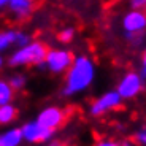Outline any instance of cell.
<instances>
[{
	"instance_id": "1",
	"label": "cell",
	"mask_w": 146,
	"mask_h": 146,
	"mask_svg": "<svg viewBox=\"0 0 146 146\" xmlns=\"http://www.w3.org/2000/svg\"><path fill=\"white\" fill-rule=\"evenodd\" d=\"M95 80V64L88 56H76L73 60V65L65 73L62 95L64 97H73L76 94L88 91Z\"/></svg>"
},
{
	"instance_id": "2",
	"label": "cell",
	"mask_w": 146,
	"mask_h": 146,
	"mask_svg": "<svg viewBox=\"0 0 146 146\" xmlns=\"http://www.w3.org/2000/svg\"><path fill=\"white\" fill-rule=\"evenodd\" d=\"M46 44L41 41H32L29 46L16 49L8 59V65L21 68V67H41L48 54Z\"/></svg>"
},
{
	"instance_id": "3",
	"label": "cell",
	"mask_w": 146,
	"mask_h": 146,
	"mask_svg": "<svg viewBox=\"0 0 146 146\" xmlns=\"http://www.w3.org/2000/svg\"><path fill=\"white\" fill-rule=\"evenodd\" d=\"M75 56L68 49H62V48H52L49 49L44 59V68L52 75H62L70 70L73 65Z\"/></svg>"
},
{
	"instance_id": "4",
	"label": "cell",
	"mask_w": 146,
	"mask_h": 146,
	"mask_svg": "<svg viewBox=\"0 0 146 146\" xmlns=\"http://www.w3.org/2000/svg\"><path fill=\"white\" fill-rule=\"evenodd\" d=\"M145 89V80L138 72H127L117 81L116 92L122 100H132Z\"/></svg>"
},
{
	"instance_id": "5",
	"label": "cell",
	"mask_w": 146,
	"mask_h": 146,
	"mask_svg": "<svg viewBox=\"0 0 146 146\" xmlns=\"http://www.w3.org/2000/svg\"><path fill=\"white\" fill-rule=\"evenodd\" d=\"M121 103H122V99L116 92V89L114 91H106L91 102V105H89V114L92 117H102L103 114L119 108Z\"/></svg>"
},
{
	"instance_id": "6",
	"label": "cell",
	"mask_w": 146,
	"mask_h": 146,
	"mask_svg": "<svg viewBox=\"0 0 146 146\" xmlns=\"http://www.w3.org/2000/svg\"><path fill=\"white\" fill-rule=\"evenodd\" d=\"M21 132H22V137H24V141L33 143V145H46L48 141L54 140L52 138L54 132L43 127L36 119L24 122L21 125Z\"/></svg>"
},
{
	"instance_id": "7",
	"label": "cell",
	"mask_w": 146,
	"mask_h": 146,
	"mask_svg": "<svg viewBox=\"0 0 146 146\" xmlns=\"http://www.w3.org/2000/svg\"><path fill=\"white\" fill-rule=\"evenodd\" d=\"M121 26L125 35H140L146 30V11L129 10L121 18Z\"/></svg>"
},
{
	"instance_id": "8",
	"label": "cell",
	"mask_w": 146,
	"mask_h": 146,
	"mask_svg": "<svg viewBox=\"0 0 146 146\" xmlns=\"http://www.w3.org/2000/svg\"><path fill=\"white\" fill-rule=\"evenodd\" d=\"M67 119V111L64 108H59V106H46V108H43L38 113V116H36V121L40 122L43 127L49 129V130L56 132L60 125L65 122Z\"/></svg>"
},
{
	"instance_id": "9",
	"label": "cell",
	"mask_w": 146,
	"mask_h": 146,
	"mask_svg": "<svg viewBox=\"0 0 146 146\" xmlns=\"http://www.w3.org/2000/svg\"><path fill=\"white\" fill-rule=\"evenodd\" d=\"M7 10L16 19H26L33 11V2L32 0H8Z\"/></svg>"
},
{
	"instance_id": "10",
	"label": "cell",
	"mask_w": 146,
	"mask_h": 146,
	"mask_svg": "<svg viewBox=\"0 0 146 146\" xmlns=\"http://www.w3.org/2000/svg\"><path fill=\"white\" fill-rule=\"evenodd\" d=\"M24 141L21 127H10L0 132V146H19Z\"/></svg>"
},
{
	"instance_id": "11",
	"label": "cell",
	"mask_w": 146,
	"mask_h": 146,
	"mask_svg": "<svg viewBox=\"0 0 146 146\" xmlns=\"http://www.w3.org/2000/svg\"><path fill=\"white\" fill-rule=\"evenodd\" d=\"M13 97H15V89L11 88L8 80L0 78V106L10 105L13 102Z\"/></svg>"
},
{
	"instance_id": "12",
	"label": "cell",
	"mask_w": 146,
	"mask_h": 146,
	"mask_svg": "<svg viewBox=\"0 0 146 146\" xmlns=\"http://www.w3.org/2000/svg\"><path fill=\"white\" fill-rule=\"evenodd\" d=\"M18 116V108L13 103L0 106V125H8Z\"/></svg>"
},
{
	"instance_id": "13",
	"label": "cell",
	"mask_w": 146,
	"mask_h": 146,
	"mask_svg": "<svg viewBox=\"0 0 146 146\" xmlns=\"http://www.w3.org/2000/svg\"><path fill=\"white\" fill-rule=\"evenodd\" d=\"M15 38H16V30L7 29L0 32V54L15 44Z\"/></svg>"
},
{
	"instance_id": "14",
	"label": "cell",
	"mask_w": 146,
	"mask_h": 146,
	"mask_svg": "<svg viewBox=\"0 0 146 146\" xmlns=\"http://www.w3.org/2000/svg\"><path fill=\"white\" fill-rule=\"evenodd\" d=\"M8 83L11 84V88L15 89V91H22L27 86V76L24 73H15V75L10 76Z\"/></svg>"
},
{
	"instance_id": "15",
	"label": "cell",
	"mask_w": 146,
	"mask_h": 146,
	"mask_svg": "<svg viewBox=\"0 0 146 146\" xmlns=\"http://www.w3.org/2000/svg\"><path fill=\"white\" fill-rule=\"evenodd\" d=\"M75 35H76V30H75V27L67 26V27H64V29L59 32L57 38H59V41H60V43L68 44V43H72V41H73Z\"/></svg>"
},
{
	"instance_id": "16",
	"label": "cell",
	"mask_w": 146,
	"mask_h": 146,
	"mask_svg": "<svg viewBox=\"0 0 146 146\" xmlns=\"http://www.w3.org/2000/svg\"><path fill=\"white\" fill-rule=\"evenodd\" d=\"M32 41H33L32 36H30L27 32H24V30H16V38H15V46H16V49L29 46Z\"/></svg>"
},
{
	"instance_id": "17",
	"label": "cell",
	"mask_w": 146,
	"mask_h": 146,
	"mask_svg": "<svg viewBox=\"0 0 146 146\" xmlns=\"http://www.w3.org/2000/svg\"><path fill=\"white\" fill-rule=\"evenodd\" d=\"M135 141L138 146H146V122L137 130L135 133Z\"/></svg>"
},
{
	"instance_id": "18",
	"label": "cell",
	"mask_w": 146,
	"mask_h": 146,
	"mask_svg": "<svg viewBox=\"0 0 146 146\" xmlns=\"http://www.w3.org/2000/svg\"><path fill=\"white\" fill-rule=\"evenodd\" d=\"M130 10H138V11H146V0H130L129 2Z\"/></svg>"
},
{
	"instance_id": "19",
	"label": "cell",
	"mask_w": 146,
	"mask_h": 146,
	"mask_svg": "<svg viewBox=\"0 0 146 146\" xmlns=\"http://www.w3.org/2000/svg\"><path fill=\"white\" fill-rule=\"evenodd\" d=\"M129 41L132 43V46H138L143 43V38H145V33H140V35H125Z\"/></svg>"
},
{
	"instance_id": "20",
	"label": "cell",
	"mask_w": 146,
	"mask_h": 146,
	"mask_svg": "<svg viewBox=\"0 0 146 146\" xmlns=\"http://www.w3.org/2000/svg\"><path fill=\"white\" fill-rule=\"evenodd\" d=\"M94 146H121V143L114 141V140H108V138H105V140H99V141L95 143Z\"/></svg>"
},
{
	"instance_id": "21",
	"label": "cell",
	"mask_w": 146,
	"mask_h": 146,
	"mask_svg": "<svg viewBox=\"0 0 146 146\" xmlns=\"http://www.w3.org/2000/svg\"><path fill=\"white\" fill-rule=\"evenodd\" d=\"M140 75L143 76V80H146V51L141 56V73Z\"/></svg>"
},
{
	"instance_id": "22",
	"label": "cell",
	"mask_w": 146,
	"mask_h": 146,
	"mask_svg": "<svg viewBox=\"0 0 146 146\" xmlns=\"http://www.w3.org/2000/svg\"><path fill=\"white\" fill-rule=\"evenodd\" d=\"M43 146H64V145H62V141H59V140H51V141H48L46 145H43Z\"/></svg>"
},
{
	"instance_id": "23",
	"label": "cell",
	"mask_w": 146,
	"mask_h": 146,
	"mask_svg": "<svg viewBox=\"0 0 146 146\" xmlns=\"http://www.w3.org/2000/svg\"><path fill=\"white\" fill-rule=\"evenodd\" d=\"M121 146H138L137 141H132V140H124V141H121Z\"/></svg>"
},
{
	"instance_id": "24",
	"label": "cell",
	"mask_w": 146,
	"mask_h": 146,
	"mask_svg": "<svg viewBox=\"0 0 146 146\" xmlns=\"http://www.w3.org/2000/svg\"><path fill=\"white\" fill-rule=\"evenodd\" d=\"M8 8V0H0V11Z\"/></svg>"
},
{
	"instance_id": "25",
	"label": "cell",
	"mask_w": 146,
	"mask_h": 146,
	"mask_svg": "<svg viewBox=\"0 0 146 146\" xmlns=\"http://www.w3.org/2000/svg\"><path fill=\"white\" fill-rule=\"evenodd\" d=\"M5 65V60H3V57H2V56H0V68H2V67Z\"/></svg>"
}]
</instances>
